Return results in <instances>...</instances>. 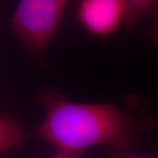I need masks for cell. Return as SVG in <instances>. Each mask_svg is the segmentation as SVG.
<instances>
[{"instance_id": "6", "label": "cell", "mask_w": 158, "mask_h": 158, "mask_svg": "<svg viewBox=\"0 0 158 158\" xmlns=\"http://www.w3.org/2000/svg\"><path fill=\"white\" fill-rule=\"evenodd\" d=\"M83 153L69 152L64 150H56L54 155L48 158H83Z\"/></svg>"}, {"instance_id": "5", "label": "cell", "mask_w": 158, "mask_h": 158, "mask_svg": "<svg viewBox=\"0 0 158 158\" xmlns=\"http://www.w3.org/2000/svg\"><path fill=\"white\" fill-rule=\"evenodd\" d=\"M150 18L153 19V24L150 29V39L153 42L158 45V1H156V5L153 9Z\"/></svg>"}, {"instance_id": "4", "label": "cell", "mask_w": 158, "mask_h": 158, "mask_svg": "<svg viewBox=\"0 0 158 158\" xmlns=\"http://www.w3.org/2000/svg\"><path fill=\"white\" fill-rule=\"evenodd\" d=\"M23 127L13 118L0 115V153L19 148L24 141Z\"/></svg>"}, {"instance_id": "1", "label": "cell", "mask_w": 158, "mask_h": 158, "mask_svg": "<svg viewBox=\"0 0 158 158\" xmlns=\"http://www.w3.org/2000/svg\"><path fill=\"white\" fill-rule=\"evenodd\" d=\"M39 101L44 117L35 135L56 150L84 154L98 146L131 150L154 123L146 106L135 97L124 108L106 102L71 101L52 91L40 94Z\"/></svg>"}, {"instance_id": "2", "label": "cell", "mask_w": 158, "mask_h": 158, "mask_svg": "<svg viewBox=\"0 0 158 158\" xmlns=\"http://www.w3.org/2000/svg\"><path fill=\"white\" fill-rule=\"evenodd\" d=\"M68 6L66 0H22L11 16L13 33L25 48L42 57L49 48Z\"/></svg>"}, {"instance_id": "3", "label": "cell", "mask_w": 158, "mask_h": 158, "mask_svg": "<svg viewBox=\"0 0 158 158\" xmlns=\"http://www.w3.org/2000/svg\"><path fill=\"white\" fill-rule=\"evenodd\" d=\"M153 0H83L77 8L81 26L97 37L114 34L149 17Z\"/></svg>"}]
</instances>
